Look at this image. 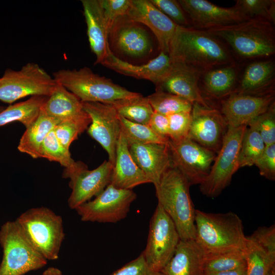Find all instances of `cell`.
Masks as SVG:
<instances>
[{
	"label": "cell",
	"mask_w": 275,
	"mask_h": 275,
	"mask_svg": "<svg viewBox=\"0 0 275 275\" xmlns=\"http://www.w3.org/2000/svg\"><path fill=\"white\" fill-rule=\"evenodd\" d=\"M172 62L204 71L233 63L226 45L205 30L177 25L169 45Z\"/></svg>",
	"instance_id": "obj_1"
},
{
	"label": "cell",
	"mask_w": 275,
	"mask_h": 275,
	"mask_svg": "<svg viewBox=\"0 0 275 275\" xmlns=\"http://www.w3.org/2000/svg\"><path fill=\"white\" fill-rule=\"evenodd\" d=\"M195 241L205 255L244 251L247 236L240 218L232 211L208 213L195 211Z\"/></svg>",
	"instance_id": "obj_2"
},
{
	"label": "cell",
	"mask_w": 275,
	"mask_h": 275,
	"mask_svg": "<svg viewBox=\"0 0 275 275\" xmlns=\"http://www.w3.org/2000/svg\"><path fill=\"white\" fill-rule=\"evenodd\" d=\"M205 30L225 42L241 58H268L275 52L273 24L262 18H251Z\"/></svg>",
	"instance_id": "obj_3"
},
{
	"label": "cell",
	"mask_w": 275,
	"mask_h": 275,
	"mask_svg": "<svg viewBox=\"0 0 275 275\" xmlns=\"http://www.w3.org/2000/svg\"><path fill=\"white\" fill-rule=\"evenodd\" d=\"M190 185L175 167L169 168L155 186L159 204L174 222L181 240H195V211Z\"/></svg>",
	"instance_id": "obj_4"
},
{
	"label": "cell",
	"mask_w": 275,
	"mask_h": 275,
	"mask_svg": "<svg viewBox=\"0 0 275 275\" xmlns=\"http://www.w3.org/2000/svg\"><path fill=\"white\" fill-rule=\"evenodd\" d=\"M33 247L48 260L58 259L64 240L62 217L45 207L32 208L15 220Z\"/></svg>",
	"instance_id": "obj_5"
},
{
	"label": "cell",
	"mask_w": 275,
	"mask_h": 275,
	"mask_svg": "<svg viewBox=\"0 0 275 275\" xmlns=\"http://www.w3.org/2000/svg\"><path fill=\"white\" fill-rule=\"evenodd\" d=\"M52 76L57 82L75 95L82 102L108 103L140 94L128 91L109 78L94 73L87 67L78 70L60 69L54 72Z\"/></svg>",
	"instance_id": "obj_6"
},
{
	"label": "cell",
	"mask_w": 275,
	"mask_h": 275,
	"mask_svg": "<svg viewBox=\"0 0 275 275\" xmlns=\"http://www.w3.org/2000/svg\"><path fill=\"white\" fill-rule=\"evenodd\" d=\"M3 258L0 275H24L41 269L47 263L31 244L16 221H8L0 229Z\"/></svg>",
	"instance_id": "obj_7"
},
{
	"label": "cell",
	"mask_w": 275,
	"mask_h": 275,
	"mask_svg": "<svg viewBox=\"0 0 275 275\" xmlns=\"http://www.w3.org/2000/svg\"><path fill=\"white\" fill-rule=\"evenodd\" d=\"M57 81L39 65L28 63L20 70L7 69L0 78V101L11 104L27 96L49 97Z\"/></svg>",
	"instance_id": "obj_8"
},
{
	"label": "cell",
	"mask_w": 275,
	"mask_h": 275,
	"mask_svg": "<svg viewBox=\"0 0 275 275\" xmlns=\"http://www.w3.org/2000/svg\"><path fill=\"white\" fill-rule=\"evenodd\" d=\"M246 127V125L237 127L228 126L210 172L200 184V190L203 195L216 197L230 184L233 175L239 169V151Z\"/></svg>",
	"instance_id": "obj_9"
},
{
	"label": "cell",
	"mask_w": 275,
	"mask_h": 275,
	"mask_svg": "<svg viewBox=\"0 0 275 275\" xmlns=\"http://www.w3.org/2000/svg\"><path fill=\"white\" fill-rule=\"evenodd\" d=\"M180 240L174 222L157 204L150 219L147 242L142 252L150 268L160 272L173 257Z\"/></svg>",
	"instance_id": "obj_10"
},
{
	"label": "cell",
	"mask_w": 275,
	"mask_h": 275,
	"mask_svg": "<svg viewBox=\"0 0 275 275\" xmlns=\"http://www.w3.org/2000/svg\"><path fill=\"white\" fill-rule=\"evenodd\" d=\"M136 197L132 189L118 188L109 184L94 199L75 210L82 222L116 223L127 216Z\"/></svg>",
	"instance_id": "obj_11"
},
{
	"label": "cell",
	"mask_w": 275,
	"mask_h": 275,
	"mask_svg": "<svg viewBox=\"0 0 275 275\" xmlns=\"http://www.w3.org/2000/svg\"><path fill=\"white\" fill-rule=\"evenodd\" d=\"M167 144L172 166L190 186L200 184L209 174L217 153L188 137L178 141L169 139Z\"/></svg>",
	"instance_id": "obj_12"
},
{
	"label": "cell",
	"mask_w": 275,
	"mask_h": 275,
	"mask_svg": "<svg viewBox=\"0 0 275 275\" xmlns=\"http://www.w3.org/2000/svg\"><path fill=\"white\" fill-rule=\"evenodd\" d=\"M108 43L117 52L131 58L147 57L152 52L154 47L145 26L127 15L118 18L112 23Z\"/></svg>",
	"instance_id": "obj_13"
},
{
	"label": "cell",
	"mask_w": 275,
	"mask_h": 275,
	"mask_svg": "<svg viewBox=\"0 0 275 275\" xmlns=\"http://www.w3.org/2000/svg\"><path fill=\"white\" fill-rule=\"evenodd\" d=\"M82 108L91 119L88 134L106 151L114 165L116 147L121 133L118 114L111 105L100 102H82Z\"/></svg>",
	"instance_id": "obj_14"
},
{
	"label": "cell",
	"mask_w": 275,
	"mask_h": 275,
	"mask_svg": "<svg viewBox=\"0 0 275 275\" xmlns=\"http://www.w3.org/2000/svg\"><path fill=\"white\" fill-rule=\"evenodd\" d=\"M191 115L188 137L217 153L228 127L219 109L195 102L193 104Z\"/></svg>",
	"instance_id": "obj_15"
},
{
	"label": "cell",
	"mask_w": 275,
	"mask_h": 275,
	"mask_svg": "<svg viewBox=\"0 0 275 275\" xmlns=\"http://www.w3.org/2000/svg\"><path fill=\"white\" fill-rule=\"evenodd\" d=\"M178 1L186 14L192 27L198 29L208 30L251 19L236 6L225 8L206 0Z\"/></svg>",
	"instance_id": "obj_16"
},
{
	"label": "cell",
	"mask_w": 275,
	"mask_h": 275,
	"mask_svg": "<svg viewBox=\"0 0 275 275\" xmlns=\"http://www.w3.org/2000/svg\"><path fill=\"white\" fill-rule=\"evenodd\" d=\"M274 102V94L253 96L233 93L222 100L219 111L228 126H248L252 120L266 111Z\"/></svg>",
	"instance_id": "obj_17"
},
{
	"label": "cell",
	"mask_w": 275,
	"mask_h": 275,
	"mask_svg": "<svg viewBox=\"0 0 275 275\" xmlns=\"http://www.w3.org/2000/svg\"><path fill=\"white\" fill-rule=\"evenodd\" d=\"M202 70L182 62H172L171 69L156 90H161L183 98L192 103L212 106L203 95L199 86Z\"/></svg>",
	"instance_id": "obj_18"
},
{
	"label": "cell",
	"mask_w": 275,
	"mask_h": 275,
	"mask_svg": "<svg viewBox=\"0 0 275 275\" xmlns=\"http://www.w3.org/2000/svg\"><path fill=\"white\" fill-rule=\"evenodd\" d=\"M113 167L109 160H105L94 170H88L86 165L79 170L70 180L72 191L68 200L69 208L75 209L99 195L110 183Z\"/></svg>",
	"instance_id": "obj_19"
},
{
	"label": "cell",
	"mask_w": 275,
	"mask_h": 275,
	"mask_svg": "<svg viewBox=\"0 0 275 275\" xmlns=\"http://www.w3.org/2000/svg\"><path fill=\"white\" fill-rule=\"evenodd\" d=\"M126 15L149 28L160 51L169 54L170 43L178 25L147 0H131Z\"/></svg>",
	"instance_id": "obj_20"
},
{
	"label": "cell",
	"mask_w": 275,
	"mask_h": 275,
	"mask_svg": "<svg viewBox=\"0 0 275 275\" xmlns=\"http://www.w3.org/2000/svg\"><path fill=\"white\" fill-rule=\"evenodd\" d=\"M101 65L119 73L132 77L151 81L156 86L168 74L172 65L169 54H159L148 63L135 65L116 57L112 51Z\"/></svg>",
	"instance_id": "obj_21"
},
{
	"label": "cell",
	"mask_w": 275,
	"mask_h": 275,
	"mask_svg": "<svg viewBox=\"0 0 275 275\" xmlns=\"http://www.w3.org/2000/svg\"><path fill=\"white\" fill-rule=\"evenodd\" d=\"M90 48L96 56L95 64H101L111 51L109 27L99 0H81Z\"/></svg>",
	"instance_id": "obj_22"
},
{
	"label": "cell",
	"mask_w": 275,
	"mask_h": 275,
	"mask_svg": "<svg viewBox=\"0 0 275 275\" xmlns=\"http://www.w3.org/2000/svg\"><path fill=\"white\" fill-rule=\"evenodd\" d=\"M128 148L135 163L154 186L172 166L167 143L131 144Z\"/></svg>",
	"instance_id": "obj_23"
},
{
	"label": "cell",
	"mask_w": 275,
	"mask_h": 275,
	"mask_svg": "<svg viewBox=\"0 0 275 275\" xmlns=\"http://www.w3.org/2000/svg\"><path fill=\"white\" fill-rule=\"evenodd\" d=\"M148 183L150 181L133 160L128 143L121 132L109 184L118 188L132 189L139 185Z\"/></svg>",
	"instance_id": "obj_24"
},
{
	"label": "cell",
	"mask_w": 275,
	"mask_h": 275,
	"mask_svg": "<svg viewBox=\"0 0 275 275\" xmlns=\"http://www.w3.org/2000/svg\"><path fill=\"white\" fill-rule=\"evenodd\" d=\"M274 77L273 61L252 62L245 67L234 93L253 96L274 94Z\"/></svg>",
	"instance_id": "obj_25"
},
{
	"label": "cell",
	"mask_w": 275,
	"mask_h": 275,
	"mask_svg": "<svg viewBox=\"0 0 275 275\" xmlns=\"http://www.w3.org/2000/svg\"><path fill=\"white\" fill-rule=\"evenodd\" d=\"M204 259V254L194 240H180L160 272L163 275H205Z\"/></svg>",
	"instance_id": "obj_26"
},
{
	"label": "cell",
	"mask_w": 275,
	"mask_h": 275,
	"mask_svg": "<svg viewBox=\"0 0 275 275\" xmlns=\"http://www.w3.org/2000/svg\"><path fill=\"white\" fill-rule=\"evenodd\" d=\"M238 79V70L233 63L202 71L200 81L207 97L223 99L234 92Z\"/></svg>",
	"instance_id": "obj_27"
},
{
	"label": "cell",
	"mask_w": 275,
	"mask_h": 275,
	"mask_svg": "<svg viewBox=\"0 0 275 275\" xmlns=\"http://www.w3.org/2000/svg\"><path fill=\"white\" fill-rule=\"evenodd\" d=\"M60 122L47 115L41 108L35 121L26 128L19 142L18 150L33 158H39L43 142Z\"/></svg>",
	"instance_id": "obj_28"
},
{
	"label": "cell",
	"mask_w": 275,
	"mask_h": 275,
	"mask_svg": "<svg viewBox=\"0 0 275 275\" xmlns=\"http://www.w3.org/2000/svg\"><path fill=\"white\" fill-rule=\"evenodd\" d=\"M42 109L49 116L60 121L84 111L80 99L58 82L52 93L47 97Z\"/></svg>",
	"instance_id": "obj_29"
},
{
	"label": "cell",
	"mask_w": 275,
	"mask_h": 275,
	"mask_svg": "<svg viewBox=\"0 0 275 275\" xmlns=\"http://www.w3.org/2000/svg\"><path fill=\"white\" fill-rule=\"evenodd\" d=\"M48 97L34 96L26 100L10 104L0 112V126L18 121L25 128L37 118Z\"/></svg>",
	"instance_id": "obj_30"
},
{
	"label": "cell",
	"mask_w": 275,
	"mask_h": 275,
	"mask_svg": "<svg viewBox=\"0 0 275 275\" xmlns=\"http://www.w3.org/2000/svg\"><path fill=\"white\" fill-rule=\"evenodd\" d=\"M39 158H45L59 163L65 168L63 177L69 179L85 164L81 161H75L72 159L69 150L60 144L53 129L43 142L40 149Z\"/></svg>",
	"instance_id": "obj_31"
},
{
	"label": "cell",
	"mask_w": 275,
	"mask_h": 275,
	"mask_svg": "<svg viewBox=\"0 0 275 275\" xmlns=\"http://www.w3.org/2000/svg\"><path fill=\"white\" fill-rule=\"evenodd\" d=\"M112 106L117 113L131 122L148 125L153 109L147 97L142 94L106 103Z\"/></svg>",
	"instance_id": "obj_32"
},
{
	"label": "cell",
	"mask_w": 275,
	"mask_h": 275,
	"mask_svg": "<svg viewBox=\"0 0 275 275\" xmlns=\"http://www.w3.org/2000/svg\"><path fill=\"white\" fill-rule=\"evenodd\" d=\"M91 123L90 116L84 111L78 115L60 121L54 128L53 131L60 144L69 150L71 144L77 139L78 135L87 129Z\"/></svg>",
	"instance_id": "obj_33"
},
{
	"label": "cell",
	"mask_w": 275,
	"mask_h": 275,
	"mask_svg": "<svg viewBox=\"0 0 275 275\" xmlns=\"http://www.w3.org/2000/svg\"><path fill=\"white\" fill-rule=\"evenodd\" d=\"M244 252L246 275H267L271 269L275 268V260L249 236H247L246 246Z\"/></svg>",
	"instance_id": "obj_34"
},
{
	"label": "cell",
	"mask_w": 275,
	"mask_h": 275,
	"mask_svg": "<svg viewBox=\"0 0 275 275\" xmlns=\"http://www.w3.org/2000/svg\"><path fill=\"white\" fill-rule=\"evenodd\" d=\"M266 145L259 133L254 128L246 127L238 154L239 168L254 165L264 152Z\"/></svg>",
	"instance_id": "obj_35"
},
{
	"label": "cell",
	"mask_w": 275,
	"mask_h": 275,
	"mask_svg": "<svg viewBox=\"0 0 275 275\" xmlns=\"http://www.w3.org/2000/svg\"><path fill=\"white\" fill-rule=\"evenodd\" d=\"M121 132L128 144H167L169 140L156 133L148 125L131 122L118 114Z\"/></svg>",
	"instance_id": "obj_36"
},
{
	"label": "cell",
	"mask_w": 275,
	"mask_h": 275,
	"mask_svg": "<svg viewBox=\"0 0 275 275\" xmlns=\"http://www.w3.org/2000/svg\"><path fill=\"white\" fill-rule=\"evenodd\" d=\"M147 98L153 111L165 116L179 112H190L193 107V103L188 100L161 90H156Z\"/></svg>",
	"instance_id": "obj_37"
},
{
	"label": "cell",
	"mask_w": 275,
	"mask_h": 275,
	"mask_svg": "<svg viewBox=\"0 0 275 275\" xmlns=\"http://www.w3.org/2000/svg\"><path fill=\"white\" fill-rule=\"evenodd\" d=\"M245 267L246 260L243 251L205 255V273L234 270Z\"/></svg>",
	"instance_id": "obj_38"
},
{
	"label": "cell",
	"mask_w": 275,
	"mask_h": 275,
	"mask_svg": "<svg viewBox=\"0 0 275 275\" xmlns=\"http://www.w3.org/2000/svg\"><path fill=\"white\" fill-rule=\"evenodd\" d=\"M235 2V6L249 18H262L274 24L275 1L237 0Z\"/></svg>",
	"instance_id": "obj_39"
},
{
	"label": "cell",
	"mask_w": 275,
	"mask_h": 275,
	"mask_svg": "<svg viewBox=\"0 0 275 275\" xmlns=\"http://www.w3.org/2000/svg\"><path fill=\"white\" fill-rule=\"evenodd\" d=\"M248 126L259 133L266 146L275 144V102Z\"/></svg>",
	"instance_id": "obj_40"
},
{
	"label": "cell",
	"mask_w": 275,
	"mask_h": 275,
	"mask_svg": "<svg viewBox=\"0 0 275 275\" xmlns=\"http://www.w3.org/2000/svg\"><path fill=\"white\" fill-rule=\"evenodd\" d=\"M169 121V139L178 141L188 138L191 121L190 112H179L167 116Z\"/></svg>",
	"instance_id": "obj_41"
},
{
	"label": "cell",
	"mask_w": 275,
	"mask_h": 275,
	"mask_svg": "<svg viewBox=\"0 0 275 275\" xmlns=\"http://www.w3.org/2000/svg\"><path fill=\"white\" fill-rule=\"evenodd\" d=\"M150 1L177 25L191 27L186 14L178 1L150 0Z\"/></svg>",
	"instance_id": "obj_42"
},
{
	"label": "cell",
	"mask_w": 275,
	"mask_h": 275,
	"mask_svg": "<svg viewBox=\"0 0 275 275\" xmlns=\"http://www.w3.org/2000/svg\"><path fill=\"white\" fill-rule=\"evenodd\" d=\"M275 260V226L259 227L249 236Z\"/></svg>",
	"instance_id": "obj_43"
},
{
	"label": "cell",
	"mask_w": 275,
	"mask_h": 275,
	"mask_svg": "<svg viewBox=\"0 0 275 275\" xmlns=\"http://www.w3.org/2000/svg\"><path fill=\"white\" fill-rule=\"evenodd\" d=\"M109 275H163L152 270L146 263L142 253Z\"/></svg>",
	"instance_id": "obj_44"
},
{
	"label": "cell",
	"mask_w": 275,
	"mask_h": 275,
	"mask_svg": "<svg viewBox=\"0 0 275 275\" xmlns=\"http://www.w3.org/2000/svg\"><path fill=\"white\" fill-rule=\"evenodd\" d=\"M103 13L110 28L118 18L126 15L131 0H99Z\"/></svg>",
	"instance_id": "obj_45"
},
{
	"label": "cell",
	"mask_w": 275,
	"mask_h": 275,
	"mask_svg": "<svg viewBox=\"0 0 275 275\" xmlns=\"http://www.w3.org/2000/svg\"><path fill=\"white\" fill-rule=\"evenodd\" d=\"M260 175L268 180L275 179V144L266 146L260 157L255 162Z\"/></svg>",
	"instance_id": "obj_46"
},
{
	"label": "cell",
	"mask_w": 275,
	"mask_h": 275,
	"mask_svg": "<svg viewBox=\"0 0 275 275\" xmlns=\"http://www.w3.org/2000/svg\"><path fill=\"white\" fill-rule=\"evenodd\" d=\"M148 126L158 135L169 139V121L167 116L154 112Z\"/></svg>",
	"instance_id": "obj_47"
},
{
	"label": "cell",
	"mask_w": 275,
	"mask_h": 275,
	"mask_svg": "<svg viewBox=\"0 0 275 275\" xmlns=\"http://www.w3.org/2000/svg\"><path fill=\"white\" fill-rule=\"evenodd\" d=\"M246 267L234 270L219 271L216 272H207L205 275H246Z\"/></svg>",
	"instance_id": "obj_48"
},
{
	"label": "cell",
	"mask_w": 275,
	"mask_h": 275,
	"mask_svg": "<svg viewBox=\"0 0 275 275\" xmlns=\"http://www.w3.org/2000/svg\"><path fill=\"white\" fill-rule=\"evenodd\" d=\"M42 275H63L60 269L54 267H49L45 270Z\"/></svg>",
	"instance_id": "obj_49"
},
{
	"label": "cell",
	"mask_w": 275,
	"mask_h": 275,
	"mask_svg": "<svg viewBox=\"0 0 275 275\" xmlns=\"http://www.w3.org/2000/svg\"><path fill=\"white\" fill-rule=\"evenodd\" d=\"M267 275H275V268L271 269Z\"/></svg>",
	"instance_id": "obj_50"
},
{
	"label": "cell",
	"mask_w": 275,
	"mask_h": 275,
	"mask_svg": "<svg viewBox=\"0 0 275 275\" xmlns=\"http://www.w3.org/2000/svg\"><path fill=\"white\" fill-rule=\"evenodd\" d=\"M4 107L0 105V112L4 109Z\"/></svg>",
	"instance_id": "obj_51"
}]
</instances>
